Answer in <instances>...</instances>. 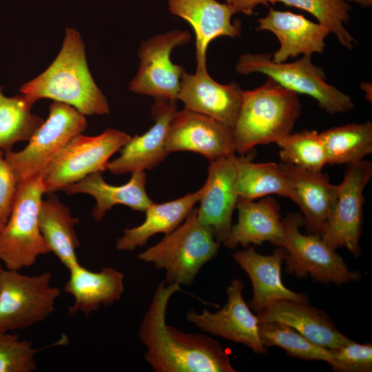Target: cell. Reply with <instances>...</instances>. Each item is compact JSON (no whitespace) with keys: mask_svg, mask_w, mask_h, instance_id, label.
<instances>
[{"mask_svg":"<svg viewBox=\"0 0 372 372\" xmlns=\"http://www.w3.org/2000/svg\"><path fill=\"white\" fill-rule=\"evenodd\" d=\"M251 149L237 157L236 191L239 198L255 200L276 194L294 201L287 178L279 164L273 162L254 163Z\"/></svg>","mask_w":372,"mask_h":372,"instance_id":"cell-28","label":"cell"},{"mask_svg":"<svg viewBox=\"0 0 372 372\" xmlns=\"http://www.w3.org/2000/svg\"><path fill=\"white\" fill-rule=\"evenodd\" d=\"M259 322H277L287 324L311 342L329 349L350 342L322 310L308 302L278 300L257 314Z\"/></svg>","mask_w":372,"mask_h":372,"instance_id":"cell-22","label":"cell"},{"mask_svg":"<svg viewBox=\"0 0 372 372\" xmlns=\"http://www.w3.org/2000/svg\"><path fill=\"white\" fill-rule=\"evenodd\" d=\"M258 23L257 30L271 32L279 41V48L271 56L276 63H284L301 54L311 56L323 53L325 39L330 34L326 28L301 14L271 7L266 16L258 19Z\"/></svg>","mask_w":372,"mask_h":372,"instance_id":"cell-19","label":"cell"},{"mask_svg":"<svg viewBox=\"0 0 372 372\" xmlns=\"http://www.w3.org/2000/svg\"><path fill=\"white\" fill-rule=\"evenodd\" d=\"M20 92L36 101L49 99L65 103L84 116L105 115L110 111L90 72L81 34L74 28H65L54 60L41 74L23 84Z\"/></svg>","mask_w":372,"mask_h":372,"instance_id":"cell-2","label":"cell"},{"mask_svg":"<svg viewBox=\"0 0 372 372\" xmlns=\"http://www.w3.org/2000/svg\"><path fill=\"white\" fill-rule=\"evenodd\" d=\"M187 30H174L142 43L138 70L129 84L132 92L156 101L176 102L184 68L171 61L172 50L190 41Z\"/></svg>","mask_w":372,"mask_h":372,"instance_id":"cell-11","label":"cell"},{"mask_svg":"<svg viewBox=\"0 0 372 372\" xmlns=\"http://www.w3.org/2000/svg\"><path fill=\"white\" fill-rule=\"evenodd\" d=\"M165 147L169 154L192 152L209 162L236 153L231 128L185 108L176 112L169 127Z\"/></svg>","mask_w":372,"mask_h":372,"instance_id":"cell-15","label":"cell"},{"mask_svg":"<svg viewBox=\"0 0 372 372\" xmlns=\"http://www.w3.org/2000/svg\"><path fill=\"white\" fill-rule=\"evenodd\" d=\"M225 3L236 14L240 12L245 15H251L258 6H268L269 0H225Z\"/></svg>","mask_w":372,"mask_h":372,"instance_id":"cell-37","label":"cell"},{"mask_svg":"<svg viewBox=\"0 0 372 372\" xmlns=\"http://www.w3.org/2000/svg\"><path fill=\"white\" fill-rule=\"evenodd\" d=\"M242 93L236 82L221 84L213 79L207 70H196L194 74H183L178 99L185 109L209 116L232 129Z\"/></svg>","mask_w":372,"mask_h":372,"instance_id":"cell-16","label":"cell"},{"mask_svg":"<svg viewBox=\"0 0 372 372\" xmlns=\"http://www.w3.org/2000/svg\"><path fill=\"white\" fill-rule=\"evenodd\" d=\"M171 14L188 22L195 34L196 70H207L206 53L209 43L220 37H238L241 23L232 21L234 10L216 0H168Z\"/></svg>","mask_w":372,"mask_h":372,"instance_id":"cell-17","label":"cell"},{"mask_svg":"<svg viewBox=\"0 0 372 372\" xmlns=\"http://www.w3.org/2000/svg\"><path fill=\"white\" fill-rule=\"evenodd\" d=\"M361 88L362 90L365 92V96L366 99L371 103V85L369 83H362L361 84Z\"/></svg>","mask_w":372,"mask_h":372,"instance_id":"cell-38","label":"cell"},{"mask_svg":"<svg viewBox=\"0 0 372 372\" xmlns=\"http://www.w3.org/2000/svg\"><path fill=\"white\" fill-rule=\"evenodd\" d=\"M220 245L211 230L199 220L194 207L177 228L141 252L138 258L164 269L167 284L188 286L218 254Z\"/></svg>","mask_w":372,"mask_h":372,"instance_id":"cell-4","label":"cell"},{"mask_svg":"<svg viewBox=\"0 0 372 372\" xmlns=\"http://www.w3.org/2000/svg\"><path fill=\"white\" fill-rule=\"evenodd\" d=\"M70 276L64 286L74 302L68 314L81 312L88 315L101 306H110L120 300L124 291V275L110 267L99 271H90L78 263L69 269Z\"/></svg>","mask_w":372,"mask_h":372,"instance_id":"cell-24","label":"cell"},{"mask_svg":"<svg viewBox=\"0 0 372 372\" xmlns=\"http://www.w3.org/2000/svg\"><path fill=\"white\" fill-rule=\"evenodd\" d=\"M284 235L276 246L283 248L286 272L298 278L309 276L322 283L347 284L360 278L358 271H351L343 258L321 237L315 234H304L302 214L289 213L283 219Z\"/></svg>","mask_w":372,"mask_h":372,"instance_id":"cell-8","label":"cell"},{"mask_svg":"<svg viewBox=\"0 0 372 372\" xmlns=\"http://www.w3.org/2000/svg\"><path fill=\"white\" fill-rule=\"evenodd\" d=\"M146 182L147 176L144 171L132 173L130 180L121 185L106 183L101 172H96L66 187L63 191L68 195L86 194L92 196L96 205L92 216L95 220L100 221L107 211L117 205L145 212L152 203L146 192Z\"/></svg>","mask_w":372,"mask_h":372,"instance_id":"cell-25","label":"cell"},{"mask_svg":"<svg viewBox=\"0 0 372 372\" xmlns=\"http://www.w3.org/2000/svg\"><path fill=\"white\" fill-rule=\"evenodd\" d=\"M43 194L41 176L17 185L10 215L0 231V260L7 269L30 267L40 256L50 253L39 225Z\"/></svg>","mask_w":372,"mask_h":372,"instance_id":"cell-5","label":"cell"},{"mask_svg":"<svg viewBox=\"0 0 372 372\" xmlns=\"http://www.w3.org/2000/svg\"><path fill=\"white\" fill-rule=\"evenodd\" d=\"M87 127L85 116L74 107L54 101L46 120L21 150L4 152L17 184L41 176L50 163L74 136Z\"/></svg>","mask_w":372,"mask_h":372,"instance_id":"cell-7","label":"cell"},{"mask_svg":"<svg viewBox=\"0 0 372 372\" xmlns=\"http://www.w3.org/2000/svg\"><path fill=\"white\" fill-rule=\"evenodd\" d=\"M348 3H355L363 8H371L372 7V0H346Z\"/></svg>","mask_w":372,"mask_h":372,"instance_id":"cell-39","label":"cell"},{"mask_svg":"<svg viewBox=\"0 0 372 372\" xmlns=\"http://www.w3.org/2000/svg\"><path fill=\"white\" fill-rule=\"evenodd\" d=\"M178 283L157 286L138 330L145 361L156 372H234L229 353L212 338L187 333L168 325L166 311Z\"/></svg>","mask_w":372,"mask_h":372,"instance_id":"cell-1","label":"cell"},{"mask_svg":"<svg viewBox=\"0 0 372 372\" xmlns=\"http://www.w3.org/2000/svg\"><path fill=\"white\" fill-rule=\"evenodd\" d=\"M259 335L262 344L266 348L278 347L291 357L324 361L332 368L334 366L331 349L311 342L287 324L277 322H259Z\"/></svg>","mask_w":372,"mask_h":372,"instance_id":"cell-31","label":"cell"},{"mask_svg":"<svg viewBox=\"0 0 372 372\" xmlns=\"http://www.w3.org/2000/svg\"><path fill=\"white\" fill-rule=\"evenodd\" d=\"M236 70L243 75H266L298 94L312 97L329 114L344 113L355 107L349 95L327 83L323 70L314 65L309 56H302L291 63H276L269 53H246L240 55Z\"/></svg>","mask_w":372,"mask_h":372,"instance_id":"cell-6","label":"cell"},{"mask_svg":"<svg viewBox=\"0 0 372 372\" xmlns=\"http://www.w3.org/2000/svg\"><path fill=\"white\" fill-rule=\"evenodd\" d=\"M14 174L0 149V220L4 224L10 215L17 189Z\"/></svg>","mask_w":372,"mask_h":372,"instance_id":"cell-36","label":"cell"},{"mask_svg":"<svg viewBox=\"0 0 372 372\" xmlns=\"http://www.w3.org/2000/svg\"><path fill=\"white\" fill-rule=\"evenodd\" d=\"M337 371L371 372L372 371L371 343L358 344L351 340L343 346L331 349Z\"/></svg>","mask_w":372,"mask_h":372,"instance_id":"cell-35","label":"cell"},{"mask_svg":"<svg viewBox=\"0 0 372 372\" xmlns=\"http://www.w3.org/2000/svg\"><path fill=\"white\" fill-rule=\"evenodd\" d=\"M79 222L56 196L42 200L39 213L41 234L50 252L68 269L79 263L76 256L79 242L74 229Z\"/></svg>","mask_w":372,"mask_h":372,"instance_id":"cell-27","label":"cell"},{"mask_svg":"<svg viewBox=\"0 0 372 372\" xmlns=\"http://www.w3.org/2000/svg\"><path fill=\"white\" fill-rule=\"evenodd\" d=\"M41 350L19 335L0 332V372L37 370L35 357Z\"/></svg>","mask_w":372,"mask_h":372,"instance_id":"cell-34","label":"cell"},{"mask_svg":"<svg viewBox=\"0 0 372 372\" xmlns=\"http://www.w3.org/2000/svg\"><path fill=\"white\" fill-rule=\"evenodd\" d=\"M327 164L360 162L372 153V123H349L320 132Z\"/></svg>","mask_w":372,"mask_h":372,"instance_id":"cell-29","label":"cell"},{"mask_svg":"<svg viewBox=\"0 0 372 372\" xmlns=\"http://www.w3.org/2000/svg\"><path fill=\"white\" fill-rule=\"evenodd\" d=\"M177 111L176 102L156 101L152 108L154 124L141 135L131 136L120 155L109 161L106 170L116 175L151 170L166 158L165 141Z\"/></svg>","mask_w":372,"mask_h":372,"instance_id":"cell-18","label":"cell"},{"mask_svg":"<svg viewBox=\"0 0 372 372\" xmlns=\"http://www.w3.org/2000/svg\"><path fill=\"white\" fill-rule=\"evenodd\" d=\"M300 209L307 233L321 236L335 205L338 185L330 183L327 174L307 170L290 163L280 162Z\"/></svg>","mask_w":372,"mask_h":372,"instance_id":"cell-21","label":"cell"},{"mask_svg":"<svg viewBox=\"0 0 372 372\" xmlns=\"http://www.w3.org/2000/svg\"><path fill=\"white\" fill-rule=\"evenodd\" d=\"M130 138L124 132L110 128L96 136H74L41 175L45 193L63 190L90 174L104 172L110 157Z\"/></svg>","mask_w":372,"mask_h":372,"instance_id":"cell-9","label":"cell"},{"mask_svg":"<svg viewBox=\"0 0 372 372\" xmlns=\"http://www.w3.org/2000/svg\"><path fill=\"white\" fill-rule=\"evenodd\" d=\"M237 156L235 154L209 162L207 177L196 208L199 220L216 240L225 245L232 227V215L238 196L236 191Z\"/></svg>","mask_w":372,"mask_h":372,"instance_id":"cell-14","label":"cell"},{"mask_svg":"<svg viewBox=\"0 0 372 372\" xmlns=\"http://www.w3.org/2000/svg\"><path fill=\"white\" fill-rule=\"evenodd\" d=\"M276 143L280 147L282 162L298 167L320 172L327 164L326 150L320 134L316 130H301L286 135Z\"/></svg>","mask_w":372,"mask_h":372,"instance_id":"cell-33","label":"cell"},{"mask_svg":"<svg viewBox=\"0 0 372 372\" xmlns=\"http://www.w3.org/2000/svg\"><path fill=\"white\" fill-rule=\"evenodd\" d=\"M35 102L23 94L6 96L0 85V149L11 150L14 144L28 141L43 123L32 112Z\"/></svg>","mask_w":372,"mask_h":372,"instance_id":"cell-30","label":"cell"},{"mask_svg":"<svg viewBox=\"0 0 372 372\" xmlns=\"http://www.w3.org/2000/svg\"><path fill=\"white\" fill-rule=\"evenodd\" d=\"M286 255L280 247L271 255H262L250 245L234 254V260L251 280L253 293L249 305L254 312L258 313L278 300L309 301L305 294L289 289L282 282L281 266Z\"/></svg>","mask_w":372,"mask_h":372,"instance_id":"cell-20","label":"cell"},{"mask_svg":"<svg viewBox=\"0 0 372 372\" xmlns=\"http://www.w3.org/2000/svg\"><path fill=\"white\" fill-rule=\"evenodd\" d=\"M2 269L0 267V283H1V273H2Z\"/></svg>","mask_w":372,"mask_h":372,"instance_id":"cell-41","label":"cell"},{"mask_svg":"<svg viewBox=\"0 0 372 372\" xmlns=\"http://www.w3.org/2000/svg\"><path fill=\"white\" fill-rule=\"evenodd\" d=\"M51 278L47 271L28 276L17 270H2L0 332L28 328L54 312L61 290L51 285Z\"/></svg>","mask_w":372,"mask_h":372,"instance_id":"cell-10","label":"cell"},{"mask_svg":"<svg viewBox=\"0 0 372 372\" xmlns=\"http://www.w3.org/2000/svg\"><path fill=\"white\" fill-rule=\"evenodd\" d=\"M269 3H281L308 12L347 50H353L357 44L356 39L344 27L350 20L351 10L346 0H269Z\"/></svg>","mask_w":372,"mask_h":372,"instance_id":"cell-32","label":"cell"},{"mask_svg":"<svg viewBox=\"0 0 372 372\" xmlns=\"http://www.w3.org/2000/svg\"><path fill=\"white\" fill-rule=\"evenodd\" d=\"M3 225H4V223L2 221L0 220V231L2 229Z\"/></svg>","mask_w":372,"mask_h":372,"instance_id":"cell-40","label":"cell"},{"mask_svg":"<svg viewBox=\"0 0 372 372\" xmlns=\"http://www.w3.org/2000/svg\"><path fill=\"white\" fill-rule=\"evenodd\" d=\"M301 114L298 94L272 79L252 90H243L232 128L235 152L247 154L256 145L276 143L292 132Z\"/></svg>","mask_w":372,"mask_h":372,"instance_id":"cell-3","label":"cell"},{"mask_svg":"<svg viewBox=\"0 0 372 372\" xmlns=\"http://www.w3.org/2000/svg\"><path fill=\"white\" fill-rule=\"evenodd\" d=\"M202 187L177 199L152 203L145 211V218L139 225L126 228L116 243L120 251H131L145 246L157 234H169L187 218L198 203Z\"/></svg>","mask_w":372,"mask_h":372,"instance_id":"cell-26","label":"cell"},{"mask_svg":"<svg viewBox=\"0 0 372 372\" xmlns=\"http://www.w3.org/2000/svg\"><path fill=\"white\" fill-rule=\"evenodd\" d=\"M371 177L372 163L369 161L347 165L335 205L321 235L332 249L344 247L355 258L361 254L363 194Z\"/></svg>","mask_w":372,"mask_h":372,"instance_id":"cell-12","label":"cell"},{"mask_svg":"<svg viewBox=\"0 0 372 372\" xmlns=\"http://www.w3.org/2000/svg\"><path fill=\"white\" fill-rule=\"evenodd\" d=\"M244 285L234 279L226 289L227 303L216 312L203 309L200 313L190 310L186 314L187 321L205 332L234 342L242 344L256 353H266L259 335V320L245 301Z\"/></svg>","mask_w":372,"mask_h":372,"instance_id":"cell-13","label":"cell"},{"mask_svg":"<svg viewBox=\"0 0 372 372\" xmlns=\"http://www.w3.org/2000/svg\"><path fill=\"white\" fill-rule=\"evenodd\" d=\"M236 208L238 221L232 225L225 247L233 249L239 245L247 247L267 241L276 245L283 237V219L275 198L265 196L258 202L238 198Z\"/></svg>","mask_w":372,"mask_h":372,"instance_id":"cell-23","label":"cell"}]
</instances>
